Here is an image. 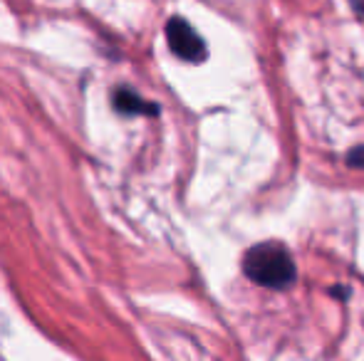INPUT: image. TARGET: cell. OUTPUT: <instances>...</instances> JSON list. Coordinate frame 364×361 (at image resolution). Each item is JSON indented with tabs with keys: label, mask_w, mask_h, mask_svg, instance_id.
Segmentation results:
<instances>
[{
	"label": "cell",
	"mask_w": 364,
	"mask_h": 361,
	"mask_svg": "<svg viewBox=\"0 0 364 361\" xmlns=\"http://www.w3.org/2000/svg\"><path fill=\"white\" fill-rule=\"evenodd\" d=\"M243 274L250 282L270 289H288L297 279V267L290 250L278 240H265L248 248L240 260Z\"/></svg>",
	"instance_id": "1"
},
{
	"label": "cell",
	"mask_w": 364,
	"mask_h": 361,
	"mask_svg": "<svg viewBox=\"0 0 364 361\" xmlns=\"http://www.w3.org/2000/svg\"><path fill=\"white\" fill-rule=\"evenodd\" d=\"M164 33H166L168 50H171L178 60H183V62H188V65L206 62V57H208L206 40L196 33V28H193L186 18H181V15L168 18Z\"/></svg>",
	"instance_id": "2"
},
{
	"label": "cell",
	"mask_w": 364,
	"mask_h": 361,
	"mask_svg": "<svg viewBox=\"0 0 364 361\" xmlns=\"http://www.w3.org/2000/svg\"><path fill=\"white\" fill-rule=\"evenodd\" d=\"M112 104L119 114L124 116H156L159 114V104L146 101L141 94H136L129 87H117L112 94Z\"/></svg>",
	"instance_id": "3"
},
{
	"label": "cell",
	"mask_w": 364,
	"mask_h": 361,
	"mask_svg": "<svg viewBox=\"0 0 364 361\" xmlns=\"http://www.w3.org/2000/svg\"><path fill=\"white\" fill-rule=\"evenodd\" d=\"M347 164H350L352 169H364V144L347 154Z\"/></svg>",
	"instance_id": "4"
},
{
	"label": "cell",
	"mask_w": 364,
	"mask_h": 361,
	"mask_svg": "<svg viewBox=\"0 0 364 361\" xmlns=\"http://www.w3.org/2000/svg\"><path fill=\"white\" fill-rule=\"evenodd\" d=\"M347 3H350L352 10H355V13L364 20V0H347Z\"/></svg>",
	"instance_id": "5"
}]
</instances>
